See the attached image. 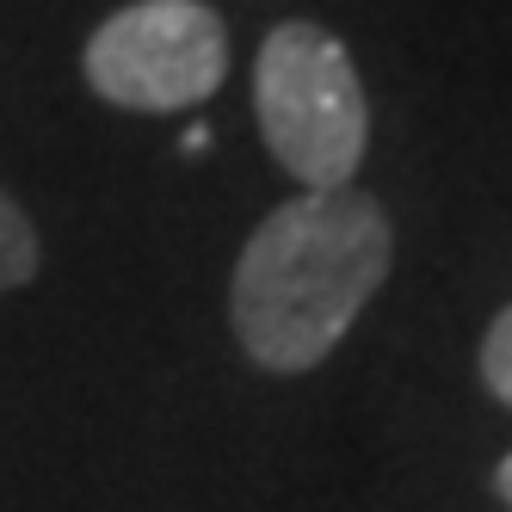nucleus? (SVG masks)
Wrapping results in <instances>:
<instances>
[{
	"mask_svg": "<svg viewBox=\"0 0 512 512\" xmlns=\"http://www.w3.org/2000/svg\"><path fill=\"white\" fill-rule=\"evenodd\" d=\"M253 105H260L266 149L303 192H340L371 142V105L352 75V56L321 25L290 19L260 44L253 62Z\"/></svg>",
	"mask_w": 512,
	"mask_h": 512,
	"instance_id": "obj_2",
	"label": "nucleus"
},
{
	"mask_svg": "<svg viewBox=\"0 0 512 512\" xmlns=\"http://www.w3.org/2000/svg\"><path fill=\"white\" fill-rule=\"evenodd\" d=\"M482 383L512 408V309H500L494 315V327H488V340H482Z\"/></svg>",
	"mask_w": 512,
	"mask_h": 512,
	"instance_id": "obj_5",
	"label": "nucleus"
},
{
	"mask_svg": "<svg viewBox=\"0 0 512 512\" xmlns=\"http://www.w3.org/2000/svg\"><path fill=\"white\" fill-rule=\"evenodd\" d=\"M494 488H500V500H506V506H512V457H506V463H500V469H494Z\"/></svg>",
	"mask_w": 512,
	"mask_h": 512,
	"instance_id": "obj_6",
	"label": "nucleus"
},
{
	"mask_svg": "<svg viewBox=\"0 0 512 512\" xmlns=\"http://www.w3.org/2000/svg\"><path fill=\"white\" fill-rule=\"evenodd\" d=\"M229 38L204 0H136L87 44V81L124 112H186L223 87Z\"/></svg>",
	"mask_w": 512,
	"mask_h": 512,
	"instance_id": "obj_3",
	"label": "nucleus"
},
{
	"mask_svg": "<svg viewBox=\"0 0 512 512\" xmlns=\"http://www.w3.org/2000/svg\"><path fill=\"white\" fill-rule=\"evenodd\" d=\"M389 272V216L352 186L303 192L253 229L229 315L235 340L266 371H315L346 340L358 309L377 297Z\"/></svg>",
	"mask_w": 512,
	"mask_h": 512,
	"instance_id": "obj_1",
	"label": "nucleus"
},
{
	"mask_svg": "<svg viewBox=\"0 0 512 512\" xmlns=\"http://www.w3.org/2000/svg\"><path fill=\"white\" fill-rule=\"evenodd\" d=\"M38 229L25 223V210L0 192V297H7L13 284H25V278H38Z\"/></svg>",
	"mask_w": 512,
	"mask_h": 512,
	"instance_id": "obj_4",
	"label": "nucleus"
}]
</instances>
